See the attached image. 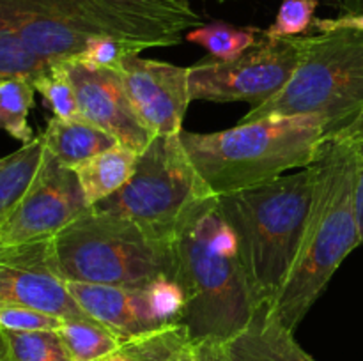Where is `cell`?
Here are the masks:
<instances>
[{"instance_id": "obj_1", "label": "cell", "mask_w": 363, "mask_h": 361, "mask_svg": "<svg viewBox=\"0 0 363 361\" xmlns=\"http://www.w3.org/2000/svg\"><path fill=\"white\" fill-rule=\"evenodd\" d=\"M0 23L55 64L94 38H113L135 53L177 45L202 18L191 0H0Z\"/></svg>"}, {"instance_id": "obj_2", "label": "cell", "mask_w": 363, "mask_h": 361, "mask_svg": "<svg viewBox=\"0 0 363 361\" xmlns=\"http://www.w3.org/2000/svg\"><path fill=\"white\" fill-rule=\"evenodd\" d=\"M311 166L314 184L303 239L279 296L268 304L291 331L314 306L344 258L362 244L357 144L326 138Z\"/></svg>"}, {"instance_id": "obj_3", "label": "cell", "mask_w": 363, "mask_h": 361, "mask_svg": "<svg viewBox=\"0 0 363 361\" xmlns=\"http://www.w3.org/2000/svg\"><path fill=\"white\" fill-rule=\"evenodd\" d=\"M170 280L186 296L181 324L191 340L225 343L245 329L259 304L248 287L236 236L218 211V197L201 202L170 243Z\"/></svg>"}, {"instance_id": "obj_4", "label": "cell", "mask_w": 363, "mask_h": 361, "mask_svg": "<svg viewBox=\"0 0 363 361\" xmlns=\"http://www.w3.org/2000/svg\"><path fill=\"white\" fill-rule=\"evenodd\" d=\"M181 144L215 197L261 186L307 168L326 140L318 115H275L216 133L181 131Z\"/></svg>"}, {"instance_id": "obj_5", "label": "cell", "mask_w": 363, "mask_h": 361, "mask_svg": "<svg viewBox=\"0 0 363 361\" xmlns=\"http://www.w3.org/2000/svg\"><path fill=\"white\" fill-rule=\"evenodd\" d=\"M312 184L308 165L272 183L218 197V211L236 236L241 265L259 306L277 299L296 260Z\"/></svg>"}, {"instance_id": "obj_6", "label": "cell", "mask_w": 363, "mask_h": 361, "mask_svg": "<svg viewBox=\"0 0 363 361\" xmlns=\"http://www.w3.org/2000/svg\"><path fill=\"white\" fill-rule=\"evenodd\" d=\"M362 112L363 30L339 28L307 35L303 55L286 87L248 110L240 124L275 115H318L326 138H337Z\"/></svg>"}, {"instance_id": "obj_7", "label": "cell", "mask_w": 363, "mask_h": 361, "mask_svg": "<svg viewBox=\"0 0 363 361\" xmlns=\"http://www.w3.org/2000/svg\"><path fill=\"white\" fill-rule=\"evenodd\" d=\"M53 255L66 280L147 287L170 276V244L151 239L119 212L91 205L52 237Z\"/></svg>"}, {"instance_id": "obj_8", "label": "cell", "mask_w": 363, "mask_h": 361, "mask_svg": "<svg viewBox=\"0 0 363 361\" xmlns=\"http://www.w3.org/2000/svg\"><path fill=\"white\" fill-rule=\"evenodd\" d=\"M211 197L177 133L152 138L131 179L96 205L126 216L151 239L170 244L186 216Z\"/></svg>"}, {"instance_id": "obj_9", "label": "cell", "mask_w": 363, "mask_h": 361, "mask_svg": "<svg viewBox=\"0 0 363 361\" xmlns=\"http://www.w3.org/2000/svg\"><path fill=\"white\" fill-rule=\"evenodd\" d=\"M303 38H262L254 48L234 60H216L211 55L188 67L190 98L204 101H247L252 108L279 94L300 64Z\"/></svg>"}, {"instance_id": "obj_10", "label": "cell", "mask_w": 363, "mask_h": 361, "mask_svg": "<svg viewBox=\"0 0 363 361\" xmlns=\"http://www.w3.org/2000/svg\"><path fill=\"white\" fill-rule=\"evenodd\" d=\"M32 308L55 317L91 319L66 287L52 239L0 246V308Z\"/></svg>"}, {"instance_id": "obj_11", "label": "cell", "mask_w": 363, "mask_h": 361, "mask_svg": "<svg viewBox=\"0 0 363 361\" xmlns=\"http://www.w3.org/2000/svg\"><path fill=\"white\" fill-rule=\"evenodd\" d=\"M87 207L74 170L46 151L30 190L0 227V246L52 239Z\"/></svg>"}, {"instance_id": "obj_12", "label": "cell", "mask_w": 363, "mask_h": 361, "mask_svg": "<svg viewBox=\"0 0 363 361\" xmlns=\"http://www.w3.org/2000/svg\"><path fill=\"white\" fill-rule=\"evenodd\" d=\"M135 115L152 137L183 131L191 103L188 67L128 53L117 66Z\"/></svg>"}, {"instance_id": "obj_13", "label": "cell", "mask_w": 363, "mask_h": 361, "mask_svg": "<svg viewBox=\"0 0 363 361\" xmlns=\"http://www.w3.org/2000/svg\"><path fill=\"white\" fill-rule=\"evenodd\" d=\"M62 66L73 84L80 115L142 154L155 137L135 115L119 71L87 67L74 59L62 60Z\"/></svg>"}, {"instance_id": "obj_14", "label": "cell", "mask_w": 363, "mask_h": 361, "mask_svg": "<svg viewBox=\"0 0 363 361\" xmlns=\"http://www.w3.org/2000/svg\"><path fill=\"white\" fill-rule=\"evenodd\" d=\"M78 306L121 340L155 331L165 324L158 321L149 303L147 287L105 285L66 280Z\"/></svg>"}, {"instance_id": "obj_15", "label": "cell", "mask_w": 363, "mask_h": 361, "mask_svg": "<svg viewBox=\"0 0 363 361\" xmlns=\"http://www.w3.org/2000/svg\"><path fill=\"white\" fill-rule=\"evenodd\" d=\"M225 361H315L305 353L268 304H262L248 326L222 343Z\"/></svg>"}, {"instance_id": "obj_16", "label": "cell", "mask_w": 363, "mask_h": 361, "mask_svg": "<svg viewBox=\"0 0 363 361\" xmlns=\"http://www.w3.org/2000/svg\"><path fill=\"white\" fill-rule=\"evenodd\" d=\"M41 134L46 151L69 168L119 144L112 134L85 119L52 117Z\"/></svg>"}, {"instance_id": "obj_17", "label": "cell", "mask_w": 363, "mask_h": 361, "mask_svg": "<svg viewBox=\"0 0 363 361\" xmlns=\"http://www.w3.org/2000/svg\"><path fill=\"white\" fill-rule=\"evenodd\" d=\"M138 156L140 154L133 149L117 144L74 166L73 170L89 207L116 195L131 179Z\"/></svg>"}, {"instance_id": "obj_18", "label": "cell", "mask_w": 363, "mask_h": 361, "mask_svg": "<svg viewBox=\"0 0 363 361\" xmlns=\"http://www.w3.org/2000/svg\"><path fill=\"white\" fill-rule=\"evenodd\" d=\"M43 134L0 158V227L30 190L45 159Z\"/></svg>"}, {"instance_id": "obj_19", "label": "cell", "mask_w": 363, "mask_h": 361, "mask_svg": "<svg viewBox=\"0 0 363 361\" xmlns=\"http://www.w3.org/2000/svg\"><path fill=\"white\" fill-rule=\"evenodd\" d=\"M57 333L73 361H105L112 357L124 342L94 319L62 321Z\"/></svg>"}, {"instance_id": "obj_20", "label": "cell", "mask_w": 363, "mask_h": 361, "mask_svg": "<svg viewBox=\"0 0 363 361\" xmlns=\"http://www.w3.org/2000/svg\"><path fill=\"white\" fill-rule=\"evenodd\" d=\"M264 38V30L254 27H233L223 21L201 25L191 28L186 39L204 46L209 55L216 60H234L254 48Z\"/></svg>"}, {"instance_id": "obj_21", "label": "cell", "mask_w": 363, "mask_h": 361, "mask_svg": "<svg viewBox=\"0 0 363 361\" xmlns=\"http://www.w3.org/2000/svg\"><path fill=\"white\" fill-rule=\"evenodd\" d=\"M188 342L190 335L183 324H167L124 340L117 354L124 361H179Z\"/></svg>"}, {"instance_id": "obj_22", "label": "cell", "mask_w": 363, "mask_h": 361, "mask_svg": "<svg viewBox=\"0 0 363 361\" xmlns=\"http://www.w3.org/2000/svg\"><path fill=\"white\" fill-rule=\"evenodd\" d=\"M34 85L30 78L9 76L0 81V130L21 144L34 140L27 119L34 106Z\"/></svg>"}, {"instance_id": "obj_23", "label": "cell", "mask_w": 363, "mask_h": 361, "mask_svg": "<svg viewBox=\"0 0 363 361\" xmlns=\"http://www.w3.org/2000/svg\"><path fill=\"white\" fill-rule=\"evenodd\" d=\"M2 333L13 361H73L57 331L2 329Z\"/></svg>"}, {"instance_id": "obj_24", "label": "cell", "mask_w": 363, "mask_h": 361, "mask_svg": "<svg viewBox=\"0 0 363 361\" xmlns=\"http://www.w3.org/2000/svg\"><path fill=\"white\" fill-rule=\"evenodd\" d=\"M35 92L45 98L46 105L59 119H84L80 115L73 84L64 69L62 62H55L32 80Z\"/></svg>"}, {"instance_id": "obj_25", "label": "cell", "mask_w": 363, "mask_h": 361, "mask_svg": "<svg viewBox=\"0 0 363 361\" xmlns=\"http://www.w3.org/2000/svg\"><path fill=\"white\" fill-rule=\"evenodd\" d=\"M52 64L32 53L11 28L0 23V76L38 78Z\"/></svg>"}, {"instance_id": "obj_26", "label": "cell", "mask_w": 363, "mask_h": 361, "mask_svg": "<svg viewBox=\"0 0 363 361\" xmlns=\"http://www.w3.org/2000/svg\"><path fill=\"white\" fill-rule=\"evenodd\" d=\"M319 0H284L279 7L275 21L264 30L269 39L298 38L314 23V14Z\"/></svg>"}, {"instance_id": "obj_27", "label": "cell", "mask_w": 363, "mask_h": 361, "mask_svg": "<svg viewBox=\"0 0 363 361\" xmlns=\"http://www.w3.org/2000/svg\"><path fill=\"white\" fill-rule=\"evenodd\" d=\"M149 303L162 324H181L186 310V296L179 283L169 276H160L147 285Z\"/></svg>"}, {"instance_id": "obj_28", "label": "cell", "mask_w": 363, "mask_h": 361, "mask_svg": "<svg viewBox=\"0 0 363 361\" xmlns=\"http://www.w3.org/2000/svg\"><path fill=\"white\" fill-rule=\"evenodd\" d=\"M62 321L32 308H0V328L9 331H57Z\"/></svg>"}, {"instance_id": "obj_29", "label": "cell", "mask_w": 363, "mask_h": 361, "mask_svg": "<svg viewBox=\"0 0 363 361\" xmlns=\"http://www.w3.org/2000/svg\"><path fill=\"white\" fill-rule=\"evenodd\" d=\"M131 52L130 48L119 42L113 38H94L85 45V48L82 50V53L78 57H74V60H78L80 64L87 67H108V69H117L119 62L123 60L124 55Z\"/></svg>"}, {"instance_id": "obj_30", "label": "cell", "mask_w": 363, "mask_h": 361, "mask_svg": "<svg viewBox=\"0 0 363 361\" xmlns=\"http://www.w3.org/2000/svg\"><path fill=\"white\" fill-rule=\"evenodd\" d=\"M179 361H225L222 354V343L211 340H191L184 347Z\"/></svg>"}, {"instance_id": "obj_31", "label": "cell", "mask_w": 363, "mask_h": 361, "mask_svg": "<svg viewBox=\"0 0 363 361\" xmlns=\"http://www.w3.org/2000/svg\"><path fill=\"white\" fill-rule=\"evenodd\" d=\"M312 30L330 32L339 30V28H353V30H363V13H350L339 18H315L312 23Z\"/></svg>"}, {"instance_id": "obj_32", "label": "cell", "mask_w": 363, "mask_h": 361, "mask_svg": "<svg viewBox=\"0 0 363 361\" xmlns=\"http://www.w3.org/2000/svg\"><path fill=\"white\" fill-rule=\"evenodd\" d=\"M357 144L358 158V188H357V204H358V223H360V239L363 243V137Z\"/></svg>"}, {"instance_id": "obj_33", "label": "cell", "mask_w": 363, "mask_h": 361, "mask_svg": "<svg viewBox=\"0 0 363 361\" xmlns=\"http://www.w3.org/2000/svg\"><path fill=\"white\" fill-rule=\"evenodd\" d=\"M362 137H363V112L360 113V117L354 120L353 126H351L346 133H342L340 137H337V138H347V140L357 142V140H360Z\"/></svg>"}, {"instance_id": "obj_34", "label": "cell", "mask_w": 363, "mask_h": 361, "mask_svg": "<svg viewBox=\"0 0 363 361\" xmlns=\"http://www.w3.org/2000/svg\"><path fill=\"white\" fill-rule=\"evenodd\" d=\"M0 361H13L9 353V347H7L6 336H4L2 329H0Z\"/></svg>"}, {"instance_id": "obj_35", "label": "cell", "mask_w": 363, "mask_h": 361, "mask_svg": "<svg viewBox=\"0 0 363 361\" xmlns=\"http://www.w3.org/2000/svg\"><path fill=\"white\" fill-rule=\"evenodd\" d=\"M2 80H4V78H2V76H0V81H2Z\"/></svg>"}]
</instances>
